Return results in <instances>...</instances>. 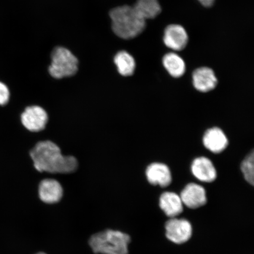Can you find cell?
Masks as SVG:
<instances>
[{
    "mask_svg": "<svg viewBox=\"0 0 254 254\" xmlns=\"http://www.w3.org/2000/svg\"><path fill=\"white\" fill-rule=\"evenodd\" d=\"M241 170L246 182L253 186L254 184V154L253 151L247 155L241 163Z\"/></svg>",
    "mask_w": 254,
    "mask_h": 254,
    "instance_id": "ac0fdd59",
    "label": "cell"
},
{
    "mask_svg": "<svg viewBox=\"0 0 254 254\" xmlns=\"http://www.w3.org/2000/svg\"><path fill=\"white\" fill-rule=\"evenodd\" d=\"M30 155L35 168L41 173L69 174L78 167L77 159L63 155L59 146L50 141L38 142Z\"/></svg>",
    "mask_w": 254,
    "mask_h": 254,
    "instance_id": "6da1fadb",
    "label": "cell"
},
{
    "mask_svg": "<svg viewBox=\"0 0 254 254\" xmlns=\"http://www.w3.org/2000/svg\"><path fill=\"white\" fill-rule=\"evenodd\" d=\"M10 97L7 85L0 81V106H5L8 103Z\"/></svg>",
    "mask_w": 254,
    "mask_h": 254,
    "instance_id": "d6986e66",
    "label": "cell"
},
{
    "mask_svg": "<svg viewBox=\"0 0 254 254\" xmlns=\"http://www.w3.org/2000/svg\"><path fill=\"white\" fill-rule=\"evenodd\" d=\"M39 193L41 201L46 204H53L62 199L63 189L57 180L45 179L40 183Z\"/></svg>",
    "mask_w": 254,
    "mask_h": 254,
    "instance_id": "4fadbf2b",
    "label": "cell"
},
{
    "mask_svg": "<svg viewBox=\"0 0 254 254\" xmlns=\"http://www.w3.org/2000/svg\"><path fill=\"white\" fill-rule=\"evenodd\" d=\"M36 254H47L45 253H43V252H40V253H38Z\"/></svg>",
    "mask_w": 254,
    "mask_h": 254,
    "instance_id": "44dd1931",
    "label": "cell"
},
{
    "mask_svg": "<svg viewBox=\"0 0 254 254\" xmlns=\"http://www.w3.org/2000/svg\"><path fill=\"white\" fill-rule=\"evenodd\" d=\"M184 205L190 209H197L207 202V196L204 187L196 183H190L180 193Z\"/></svg>",
    "mask_w": 254,
    "mask_h": 254,
    "instance_id": "ba28073f",
    "label": "cell"
},
{
    "mask_svg": "<svg viewBox=\"0 0 254 254\" xmlns=\"http://www.w3.org/2000/svg\"><path fill=\"white\" fill-rule=\"evenodd\" d=\"M48 120L46 111L39 106L27 107L21 116L22 124L31 132L42 131L46 128Z\"/></svg>",
    "mask_w": 254,
    "mask_h": 254,
    "instance_id": "52a82bcc",
    "label": "cell"
},
{
    "mask_svg": "<svg viewBox=\"0 0 254 254\" xmlns=\"http://www.w3.org/2000/svg\"><path fill=\"white\" fill-rule=\"evenodd\" d=\"M52 63L49 68L53 78L62 79L74 75L78 70V60L67 49L56 47L52 54Z\"/></svg>",
    "mask_w": 254,
    "mask_h": 254,
    "instance_id": "277c9868",
    "label": "cell"
},
{
    "mask_svg": "<svg viewBox=\"0 0 254 254\" xmlns=\"http://www.w3.org/2000/svg\"><path fill=\"white\" fill-rule=\"evenodd\" d=\"M130 243L129 235L110 229L95 234L89 239V245L95 254H128Z\"/></svg>",
    "mask_w": 254,
    "mask_h": 254,
    "instance_id": "3957f363",
    "label": "cell"
},
{
    "mask_svg": "<svg viewBox=\"0 0 254 254\" xmlns=\"http://www.w3.org/2000/svg\"><path fill=\"white\" fill-rule=\"evenodd\" d=\"M132 7L137 14L147 21L155 20L163 11L159 0H136Z\"/></svg>",
    "mask_w": 254,
    "mask_h": 254,
    "instance_id": "2e32d148",
    "label": "cell"
},
{
    "mask_svg": "<svg viewBox=\"0 0 254 254\" xmlns=\"http://www.w3.org/2000/svg\"><path fill=\"white\" fill-rule=\"evenodd\" d=\"M190 171L193 176L201 182L211 183L217 179V170L207 157H199L193 160Z\"/></svg>",
    "mask_w": 254,
    "mask_h": 254,
    "instance_id": "8fae6325",
    "label": "cell"
},
{
    "mask_svg": "<svg viewBox=\"0 0 254 254\" xmlns=\"http://www.w3.org/2000/svg\"><path fill=\"white\" fill-rule=\"evenodd\" d=\"M198 4L205 8H210L213 7L217 0H196Z\"/></svg>",
    "mask_w": 254,
    "mask_h": 254,
    "instance_id": "ffe728a7",
    "label": "cell"
},
{
    "mask_svg": "<svg viewBox=\"0 0 254 254\" xmlns=\"http://www.w3.org/2000/svg\"><path fill=\"white\" fill-rule=\"evenodd\" d=\"M162 64L168 74L174 78L182 77L186 73V62L177 53L170 52L165 54Z\"/></svg>",
    "mask_w": 254,
    "mask_h": 254,
    "instance_id": "9a60e30c",
    "label": "cell"
},
{
    "mask_svg": "<svg viewBox=\"0 0 254 254\" xmlns=\"http://www.w3.org/2000/svg\"><path fill=\"white\" fill-rule=\"evenodd\" d=\"M161 210L170 218L178 217L183 212L184 204L180 196L171 191L164 192L159 199Z\"/></svg>",
    "mask_w": 254,
    "mask_h": 254,
    "instance_id": "5bb4252c",
    "label": "cell"
},
{
    "mask_svg": "<svg viewBox=\"0 0 254 254\" xmlns=\"http://www.w3.org/2000/svg\"><path fill=\"white\" fill-rule=\"evenodd\" d=\"M111 28L120 39L129 40L135 39L144 33L147 21L140 17L132 6H119L110 11Z\"/></svg>",
    "mask_w": 254,
    "mask_h": 254,
    "instance_id": "7a4b0ae2",
    "label": "cell"
},
{
    "mask_svg": "<svg viewBox=\"0 0 254 254\" xmlns=\"http://www.w3.org/2000/svg\"><path fill=\"white\" fill-rule=\"evenodd\" d=\"M145 175L148 183L152 186L166 188L172 183V174L170 168L164 163H153L149 165Z\"/></svg>",
    "mask_w": 254,
    "mask_h": 254,
    "instance_id": "30bf717a",
    "label": "cell"
},
{
    "mask_svg": "<svg viewBox=\"0 0 254 254\" xmlns=\"http://www.w3.org/2000/svg\"><path fill=\"white\" fill-rule=\"evenodd\" d=\"M165 228L167 239L179 245L188 242L192 237V225L186 219L171 218L167 221Z\"/></svg>",
    "mask_w": 254,
    "mask_h": 254,
    "instance_id": "8992f818",
    "label": "cell"
},
{
    "mask_svg": "<svg viewBox=\"0 0 254 254\" xmlns=\"http://www.w3.org/2000/svg\"><path fill=\"white\" fill-rule=\"evenodd\" d=\"M162 40L167 49L178 53L183 52L188 46L190 37L183 25L171 23L165 27Z\"/></svg>",
    "mask_w": 254,
    "mask_h": 254,
    "instance_id": "5b68a950",
    "label": "cell"
},
{
    "mask_svg": "<svg viewBox=\"0 0 254 254\" xmlns=\"http://www.w3.org/2000/svg\"><path fill=\"white\" fill-rule=\"evenodd\" d=\"M114 62L119 74L124 77H129L134 74L136 69V61L134 57L127 51H120L114 58Z\"/></svg>",
    "mask_w": 254,
    "mask_h": 254,
    "instance_id": "e0dca14e",
    "label": "cell"
},
{
    "mask_svg": "<svg viewBox=\"0 0 254 254\" xmlns=\"http://www.w3.org/2000/svg\"><path fill=\"white\" fill-rule=\"evenodd\" d=\"M192 78L193 87L201 93L213 90L218 84V79L214 71L207 66H199L195 69Z\"/></svg>",
    "mask_w": 254,
    "mask_h": 254,
    "instance_id": "9c48e42d",
    "label": "cell"
},
{
    "mask_svg": "<svg viewBox=\"0 0 254 254\" xmlns=\"http://www.w3.org/2000/svg\"><path fill=\"white\" fill-rule=\"evenodd\" d=\"M202 142L204 147L214 154L221 153L227 148L228 145L226 134L218 127H213L206 130L203 136Z\"/></svg>",
    "mask_w": 254,
    "mask_h": 254,
    "instance_id": "7c38bea8",
    "label": "cell"
}]
</instances>
